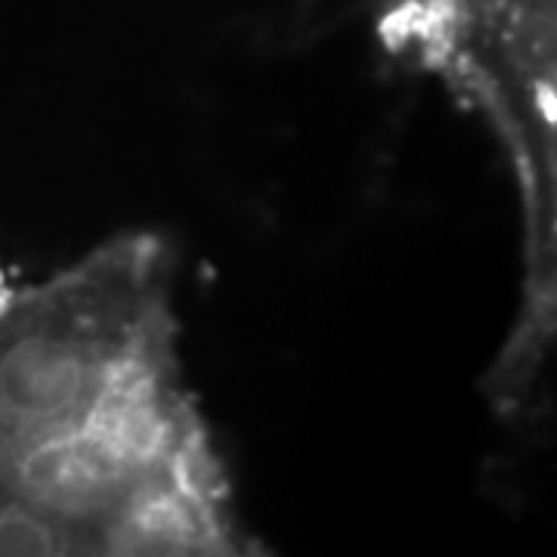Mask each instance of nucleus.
Masks as SVG:
<instances>
[{"instance_id": "f257e3e1", "label": "nucleus", "mask_w": 557, "mask_h": 557, "mask_svg": "<svg viewBox=\"0 0 557 557\" xmlns=\"http://www.w3.org/2000/svg\"><path fill=\"white\" fill-rule=\"evenodd\" d=\"M183 359L174 255L0 267V555H255Z\"/></svg>"}]
</instances>
